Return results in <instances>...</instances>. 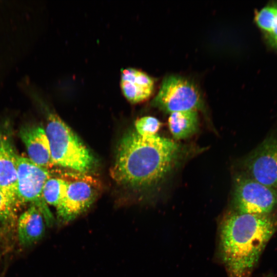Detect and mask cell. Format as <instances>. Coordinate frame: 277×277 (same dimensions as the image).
Listing matches in <instances>:
<instances>
[{"label": "cell", "instance_id": "cell-6", "mask_svg": "<svg viewBox=\"0 0 277 277\" xmlns=\"http://www.w3.org/2000/svg\"><path fill=\"white\" fill-rule=\"evenodd\" d=\"M151 104L153 107L170 114L197 111L203 105L201 93L195 84L177 75H170L164 79Z\"/></svg>", "mask_w": 277, "mask_h": 277}, {"label": "cell", "instance_id": "cell-8", "mask_svg": "<svg viewBox=\"0 0 277 277\" xmlns=\"http://www.w3.org/2000/svg\"><path fill=\"white\" fill-rule=\"evenodd\" d=\"M247 167L252 179L277 188V136L264 140L248 159Z\"/></svg>", "mask_w": 277, "mask_h": 277}, {"label": "cell", "instance_id": "cell-12", "mask_svg": "<svg viewBox=\"0 0 277 277\" xmlns=\"http://www.w3.org/2000/svg\"><path fill=\"white\" fill-rule=\"evenodd\" d=\"M45 222L39 210L30 205L18 219L17 231L20 244L29 245L41 240L45 231Z\"/></svg>", "mask_w": 277, "mask_h": 277}, {"label": "cell", "instance_id": "cell-15", "mask_svg": "<svg viewBox=\"0 0 277 277\" xmlns=\"http://www.w3.org/2000/svg\"><path fill=\"white\" fill-rule=\"evenodd\" d=\"M59 174L51 176L46 182L43 191V197L47 205L54 206L55 208L63 199L67 188L68 181L63 172Z\"/></svg>", "mask_w": 277, "mask_h": 277}, {"label": "cell", "instance_id": "cell-17", "mask_svg": "<svg viewBox=\"0 0 277 277\" xmlns=\"http://www.w3.org/2000/svg\"><path fill=\"white\" fill-rule=\"evenodd\" d=\"M17 208L0 189V222H8L13 218Z\"/></svg>", "mask_w": 277, "mask_h": 277}, {"label": "cell", "instance_id": "cell-14", "mask_svg": "<svg viewBox=\"0 0 277 277\" xmlns=\"http://www.w3.org/2000/svg\"><path fill=\"white\" fill-rule=\"evenodd\" d=\"M255 21L268 41L277 48V2L268 4L259 10Z\"/></svg>", "mask_w": 277, "mask_h": 277}, {"label": "cell", "instance_id": "cell-5", "mask_svg": "<svg viewBox=\"0 0 277 277\" xmlns=\"http://www.w3.org/2000/svg\"><path fill=\"white\" fill-rule=\"evenodd\" d=\"M50 176L49 169L35 164L28 158L18 156L16 187L18 204L19 206L27 203L35 206L48 226L53 224L54 219L44 199L43 191Z\"/></svg>", "mask_w": 277, "mask_h": 277}, {"label": "cell", "instance_id": "cell-4", "mask_svg": "<svg viewBox=\"0 0 277 277\" xmlns=\"http://www.w3.org/2000/svg\"><path fill=\"white\" fill-rule=\"evenodd\" d=\"M68 181L65 195L56 208L60 221L68 223L87 210L96 200L101 185L94 177L77 171H62Z\"/></svg>", "mask_w": 277, "mask_h": 277}, {"label": "cell", "instance_id": "cell-7", "mask_svg": "<svg viewBox=\"0 0 277 277\" xmlns=\"http://www.w3.org/2000/svg\"><path fill=\"white\" fill-rule=\"evenodd\" d=\"M234 200L236 212L269 214L277 205V190L252 178L242 177L236 180Z\"/></svg>", "mask_w": 277, "mask_h": 277}, {"label": "cell", "instance_id": "cell-2", "mask_svg": "<svg viewBox=\"0 0 277 277\" xmlns=\"http://www.w3.org/2000/svg\"><path fill=\"white\" fill-rule=\"evenodd\" d=\"M276 229L269 214H227L220 226V247L228 276L249 277Z\"/></svg>", "mask_w": 277, "mask_h": 277}, {"label": "cell", "instance_id": "cell-13", "mask_svg": "<svg viewBox=\"0 0 277 277\" xmlns=\"http://www.w3.org/2000/svg\"><path fill=\"white\" fill-rule=\"evenodd\" d=\"M198 113L196 110L174 112L168 118L169 130L176 140L186 138L197 130Z\"/></svg>", "mask_w": 277, "mask_h": 277}, {"label": "cell", "instance_id": "cell-11", "mask_svg": "<svg viewBox=\"0 0 277 277\" xmlns=\"http://www.w3.org/2000/svg\"><path fill=\"white\" fill-rule=\"evenodd\" d=\"M120 87L124 97L132 104L145 101L153 93L154 80L145 72L133 68L121 70Z\"/></svg>", "mask_w": 277, "mask_h": 277}, {"label": "cell", "instance_id": "cell-9", "mask_svg": "<svg viewBox=\"0 0 277 277\" xmlns=\"http://www.w3.org/2000/svg\"><path fill=\"white\" fill-rule=\"evenodd\" d=\"M18 157L8 135L0 132V189L16 208Z\"/></svg>", "mask_w": 277, "mask_h": 277}, {"label": "cell", "instance_id": "cell-16", "mask_svg": "<svg viewBox=\"0 0 277 277\" xmlns=\"http://www.w3.org/2000/svg\"><path fill=\"white\" fill-rule=\"evenodd\" d=\"M161 123L156 118L145 116L137 118L135 122V132L142 136H153L157 134Z\"/></svg>", "mask_w": 277, "mask_h": 277}, {"label": "cell", "instance_id": "cell-3", "mask_svg": "<svg viewBox=\"0 0 277 277\" xmlns=\"http://www.w3.org/2000/svg\"><path fill=\"white\" fill-rule=\"evenodd\" d=\"M53 165L87 173L94 164V157L81 140L56 113L48 112L45 128Z\"/></svg>", "mask_w": 277, "mask_h": 277}, {"label": "cell", "instance_id": "cell-1", "mask_svg": "<svg viewBox=\"0 0 277 277\" xmlns=\"http://www.w3.org/2000/svg\"><path fill=\"white\" fill-rule=\"evenodd\" d=\"M179 152V145L169 138L129 132L120 142L110 176L117 184L126 186H152L170 171Z\"/></svg>", "mask_w": 277, "mask_h": 277}, {"label": "cell", "instance_id": "cell-10", "mask_svg": "<svg viewBox=\"0 0 277 277\" xmlns=\"http://www.w3.org/2000/svg\"><path fill=\"white\" fill-rule=\"evenodd\" d=\"M19 135L31 162L48 169L54 166L49 140L43 127L32 125L23 127L20 130Z\"/></svg>", "mask_w": 277, "mask_h": 277}]
</instances>
